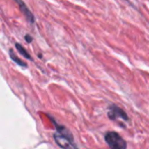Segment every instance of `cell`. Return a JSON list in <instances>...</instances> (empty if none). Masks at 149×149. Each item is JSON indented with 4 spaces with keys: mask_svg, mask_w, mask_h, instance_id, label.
I'll list each match as a JSON object with an SVG mask.
<instances>
[{
    "mask_svg": "<svg viewBox=\"0 0 149 149\" xmlns=\"http://www.w3.org/2000/svg\"><path fill=\"white\" fill-rule=\"evenodd\" d=\"M55 142L63 149H79L76 145L73 143V141L59 134H55L53 135Z\"/></svg>",
    "mask_w": 149,
    "mask_h": 149,
    "instance_id": "obj_3",
    "label": "cell"
},
{
    "mask_svg": "<svg viewBox=\"0 0 149 149\" xmlns=\"http://www.w3.org/2000/svg\"><path fill=\"white\" fill-rule=\"evenodd\" d=\"M16 48L17 49L18 52L24 58H28V59H31V57L30 56V54L24 50V48L23 47V45H21L20 44H16Z\"/></svg>",
    "mask_w": 149,
    "mask_h": 149,
    "instance_id": "obj_6",
    "label": "cell"
},
{
    "mask_svg": "<svg viewBox=\"0 0 149 149\" xmlns=\"http://www.w3.org/2000/svg\"><path fill=\"white\" fill-rule=\"evenodd\" d=\"M17 2V3L19 5V9H20V10L22 11V13L24 14V16L25 17V18H26V20L29 22V23H31V24H33L35 21V18H34V17H33V15L31 14V10L28 9V7L24 4V2H22V1H16Z\"/></svg>",
    "mask_w": 149,
    "mask_h": 149,
    "instance_id": "obj_4",
    "label": "cell"
},
{
    "mask_svg": "<svg viewBox=\"0 0 149 149\" xmlns=\"http://www.w3.org/2000/svg\"><path fill=\"white\" fill-rule=\"evenodd\" d=\"M24 39L28 42V43H31V41H32V38L30 36V35H25V37H24Z\"/></svg>",
    "mask_w": 149,
    "mask_h": 149,
    "instance_id": "obj_7",
    "label": "cell"
},
{
    "mask_svg": "<svg viewBox=\"0 0 149 149\" xmlns=\"http://www.w3.org/2000/svg\"><path fill=\"white\" fill-rule=\"evenodd\" d=\"M107 115L110 120H123L125 121H128L129 118L127 114L119 107L113 105L109 107V112L107 113Z\"/></svg>",
    "mask_w": 149,
    "mask_h": 149,
    "instance_id": "obj_2",
    "label": "cell"
},
{
    "mask_svg": "<svg viewBox=\"0 0 149 149\" xmlns=\"http://www.w3.org/2000/svg\"><path fill=\"white\" fill-rule=\"evenodd\" d=\"M105 140L110 149H127V141L116 132L110 131L105 135Z\"/></svg>",
    "mask_w": 149,
    "mask_h": 149,
    "instance_id": "obj_1",
    "label": "cell"
},
{
    "mask_svg": "<svg viewBox=\"0 0 149 149\" xmlns=\"http://www.w3.org/2000/svg\"><path fill=\"white\" fill-rule=\"evenodd\" d=\"M10 58H11L13 61H15L18 65L23 66V67H26V66H27V65H26L24 61H22L21 59H19V58L16 56V54L13 52L12 50H10Z\"/></svg>",
    "mask_w": 149,
    "mask_h": 149,
    "instance_id": "obj_5",
    "label": "cell"
}]
</instances>
